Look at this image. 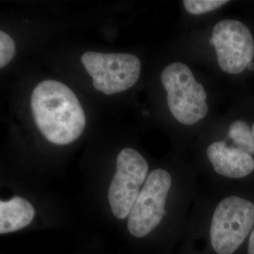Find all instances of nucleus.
I'll list each match as a JSON object with an SVG mask.
<instances>
[{
  "instance_id": "nucleus-1",
  "label": "nucleus",
  "mask_w": 254,
  "mask_h": 254,
  "mask_svg": "<svg viewBox=\"0 0 254 254\" xmlns=\"http://www.w3.org/2000/svg\"><path fill=\"white\" fill-rule=\"evenodd\" d=\"M31 109L39 130L54 144H70L85 129L81 104L62 82L48 79L39 83L31 94Z\"/></svg>"
},
{
  "instance_id": "nucleus-2",
  "label": "nucleus",
  "mask_w": 254,
  "mask_h": 254,
  "mask_svg": "<svg viewBox=\"0 0 254 254\" xmlns=\"http://www.w3.org/2000/svg\"><path fill=\"white\" fill-rule=\"evenodd\" d=\"M161 81L168 93L170 111L182 125H195L207 115V93L188 65L181 63L168 65L161 73Z\"/></svg>"
},
{
  "instance_id": "nucleus-3",
  "label": "nucleus",
  "mask_w": 254,
  "mask_h": 254,
  "mask_svg": "<svg viewBox=\"0 0 254 254\" xmlns=\"http://www.w3.org/2000/svg\"><path fill=\"white\" fill-rule=\"evenodd\" d=\"M254 226V203L237 196L221 200L215 209L210 227L213 250L232 254L243 244Z\"/></svg>"
},
{
  "instance_id": "nucleus-4",
  "label": "nucleus",
  "mask_w": 254,
  "mask_h": 254,
  "mask_svg": "<svg viewBox=\"0 0 254 254\" xmlns=\"http://www.w3.org/2000/svg\"><path fill=\"white\" fill-rule=\"evenodd\" d=\"M81 63L94 89L108 95L132 88L140 74V61L135 55L89 51L82 55Z\"/></svg>"
},
{
  "instance_id": "nucleus-5",
  "label": "nucleus",
  "mask_w": 254,
  "mask_h": 254,
  "mask_svg": "<svg viewBox=\"0 0 254 254\" xmlns=\"http://www.w3.org/2000/svg\"><path fill=\"white\" fill-rule=\"evenodd\" d=\"M148 164L132 148H125L118 154L116 173L109 186V200L113 215L127 218L148 178Z\"/></svg>"
},
{
  "instance_id": "nucleus-6",
  "label": "nucleus",
  "mask_w": 254,
  "mask_h": 254,
  "mask_svg": "<svg viewBox=\"0 0 254 254\" xmlns=\"http://www.w3.org/2000/svg\"><path fill=\"white\" fill-rule=\"evenodd\" d=\"M172 187V176L162 169L154 170L148 175L128 216L127 228L132 236L143 237L159 225Z\"/></svg>"
},
{
  "instance_id": "nucleus-7",
  "label": "nucleus",
  "mask_w": 254,
  "mask_h": 254,
  "mask_svg": "<svg viewBox=\"0 0 254 254\" xmlns=\"http://www.w3.org/2000/svg\"><path fill=\"white\" fill-rule=\"evenodd\" d=\"M210 44L215 47L218 65L225 73H241L253 63L254 37L249 27L238 20L218 22L213 28Z\"/></svg>"
},
{
  "instance_id": "nucleus-8",
  "label": "nucleus",
  "mask_w": 254,
  "mask_h": 254,
  "mask_svg": "<svg viewBox=\"0 0 254 254\" xmlns=\"http://www.w3.org/2000/svg\"><path fill=\"white\" fill-rule=\"evenodd\" d=\"M207 156L214 170L228 178H243L254 171V160L251 154L235 147H229L224 141H215L207 148Z\"/></svg>"
},
{
  "instance_id": "nucleus-9",
  "label": "nucleus",
  "mask_w": 254,
  "mask_h": 254,
  "mask_svg": "<svg viewBox=\"0 0 254 254\" xmlns=\"http://www.w3.org/2000/svg\"><path fill=\"white\" fill-rule=\"evenodd\" d=\"M35 217L32 204L21 197L0 201V234L13 233L28 226Z\"/></svg>"
},
{
  "instance_id": "nucleus-10",
  "label": "nucleus",
  "mask_w": 254,
  "mask_h": 254,
  "mask_svg": "<svg viewBox=\"0 0 254 254\" xmlns=\"http://www.w3.org/2000/svg\"><path fill=\"white\" fill-rule=\"evenodd\" d=\"M228 136L232 139L235 148L251 155L254 154L253 129L246 122L241 120L233 122L229 127Z\"/></svg>"
},
{
  "instance_id": "nucleus-11",
  "label": "nucleus",
  "mask_w": 254,
  "mask_h": 254,
  "mask_svg": "<svg viewBox=\"0 0 254 254\" xmlns=\"http://www.w3.org/2000/svg\"><path fill=\"white\" fill-rule=\"evenodd\" d=\"M229 3L226 0H185L184 8L194 15H200L218 9Z\"/></svg>"
},
{
  "instance_id": "nucleus-12",
  "label": "nucleus",
  "mask_w": 254,
  "mask_h": 254,
  "mask_svg": "<svg viewBox=\"0 0 254 254\" xmlns=\"http://www.w3.org/2000/svg\"><path fill=\"white\" fill-rule=\"evenodd\" d=\"M16 51L13 39L4 31L0 32V67L4 68L12 61Z\"/></svg>"
},
{
  "instance_id": "nucleus-13",
  "label": "nucleus",
  "mask_w": 254,
  "mask_h": 254,
  "mask_svg": "<svg viewBox=\"0 0 254 254\" xmlns=\"http://www.w3.org/2000/svg\"><path fill=\"white\" fill-rule=\"evenodd\" d=\"M248 254H254V228L250 236L249 240V248H248Z\"/></svg>"
},
{
  "instance_id": "nucleus-14",
  "label": "nucleus",
  "mask_w": 254,
  "mask_h": 254,
  "mask_svg": "<svg viewBox=\"0 0 254 254\" xmlns=\"http://www.w3.org/2000/svg\"><path fill=\"white\" fill-rule=\"evenodd\" d=\"M247 69H248V70H250V71H253V70L254 69V63H251V64H249Z\"/></svg>"
},
{
  "instance_id": "nucleus-15",
  "label": "nucleus",
  "mask_w": 254,
  "mask_h": 254,
  "mask_svg": "<svg viewBox=\"0 0 254 254\" xmlns=\"http://www.w3.org/2000/svg\"><path fill=\"white\" fill-rule=\"evenodd\" d=\"M252 129H253V135H254V125H253V128H252Z\"/></svg>"
}]
</instances>
